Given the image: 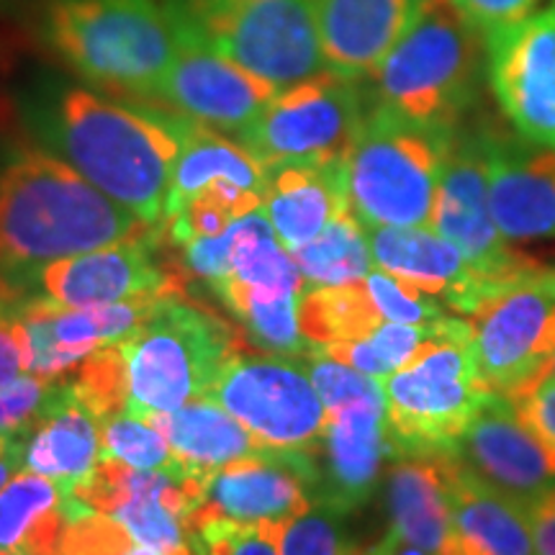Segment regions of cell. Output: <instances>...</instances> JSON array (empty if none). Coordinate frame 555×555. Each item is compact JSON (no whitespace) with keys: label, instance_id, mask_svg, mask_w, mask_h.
Segmentation results:
<instances>
[{"label":"cell","instance_id":"cell-26","mask_svg":"<svg viewBox=\"0 0 555 555\" xmlns=\"http://www.w3.org/2000/svg\"><path fill=\"white\" fill-rule=\"evenodd\" d=\"M163 433L189 478H204L234 461L260 455L268 446L260 442L237 416L211 399H198L176 409L144 416Z\"/></svg>","mask_w":555,"mask_h":555},{"label":"cell","instance_id":"cell-37","mask_svg":"<svg viewBox=\"0 0 555 555\" xmlns=\"http://www.w3.org/2000/svg\"><path fill=\"white\" fill-rule=\"evenodd\" d=\"M193 555H281L278 525H240L208 519L185 530Z\"/></svg>","mask_w":555,"mask_h":555},{"label":"cell","instance_id":"cell-15","mask_svg":"<svg viewBox=\"0 0 555 555\" xmlns=\"http://www.w3.org/2000/svg\"><path fill=\"white\" fill-rule=\"evenodd\" d=\"M176 34L178 54L152 103L240 137L273 101L278 88L191 34Z\"/></svg>","mask_w":555,"mask_h":555},{"label":"cell","instance_id":"cell-40","mask_svg":"<svg viewBox=\"0 0 555 555\" xmlns=\"http://www.w3.org/2000/svg\"><path fill=\"white\" fill-rule=\"evenodd\" d=\"M137 540L119 519L88 506L67 527L62 555H131Z\"/></svg>","mask_w":555,"mask_h":555},{"label":"cell","instance_id":"cell-14","mask_svg":"<svg viewBox=\"0 0 555 555\" xmlns=\"http://www.w3.org/2000/svg\"><path fill=\"white\" fill-rule=\"evenodd\" d=\"M314 483L309 450L266 448L247 461H234L198 481L185 515V530L208 519L240 525H283L307 512Z\"/></svg>","mask_w":555,"mask_h":555},{"label":"cell","instance_id":"cell-36","mask_svg":"<svg viewBox=\"0 0 555 555\" xmlns=\"http://www.w3.org/2000/svg\"><path fill=\"white\" fill-rule=\"evenodd\" d=\"M345 517L327 504H311L307 512L278 525L281 555H347L352 545L347 540Z\"/></svg>","mask_w":555,"mask_h":555},{"label":"cell","instance_id":"cell-1","mask_svg":"<svg viewBox=\"0 0 555 555\" xmlns=\"http://www.w3.org/2000/svg\"><path fill=\"white\" fill-rule=\"evenodd\" d=\"M21 116L44 150L159 229L180 152V116L155 103H119L95 90L47 88Z\"/></svg>","mask_w":555,"mask_h":555},{"label":"cell","instance_id":"cell-4","mask_svg":"<svg viewBox=\"0 0 555 555\" xmlns=\"http://www.w3.org/2000/svg\"><path fill=\"white\" fill-rule=\"evenodd\" d=\"M486 75L483 37L457 13L453 0H429L388 52L376 73L367 106L412 124L455 131L478 99Z\"/></svg>","mask_w":555,"mask_h":555},{"label":"cell","instance_id":"cell-6","mask_svg":"<svg viewBox=\"0 0 555 555\" xmlns=\"http://www.w3.org/2000/svg\"><path fill=\"white\" fill-rule=\"evenodd\" d=\"M234 345V332L183 294L157 301L119 343L127 360V412L144 420L206 399Z\"/></svg>","mask_w":555,"mask_h":555},{"label":"cell","instance_id":"cell-24","mask_svg":"<svg viewBox=\"0 0 555 555\" xmlns=\"http://www.w3.org/2000/svg\"><path fill=\"white\" fill-rule=\"evenodd\" d=\"M101 457V420L75 397L69 378H60L50 409L26 440L24 468L57 481L69 496L88 481Z\"/></svg>","mask_w":555,"mask_h":555},{"label":"cell","instance_id":"cell-41","mask_svg":"<svg viewBox=\"0 0 555 555\" xmlns=\"http://www.w3.org/2000/svg\"><path fill=\"white\" fill-rule=\"evenodd\" d=\"M519 422L538 437L543 446L555 450V378H538L509 397Z\"/></svg>","mask_w":555,"mask_h":555},{"label":"cell","instance_id":"cell-5","mask_svg":"<svg viewBox=\"0 0 555 555\" xmlns=\"http://www.w3.org/2000/svg\"><path fill=\"white\" fill-rule=\"evenodd\" d=\"M455 131L422 127L367 106L363 129L345 159L350 211L363 227L433 224Z\"/></svg>","mask_w":555,"mask_h":555},{"label":"cell","instance_id":"cell-29","mask_svg":"<svg viewBox=\"0 0 555 555\" xmlns=\"http://www.w3.org/2000/svg\"><path fill=\"white\" fill-rule=\"evenodd\" d=\"M211 291L229 314L237 319L249 343L258 345L260 350L304 358L314 347L304 337L301 322H298L304 291L245 286L232 278L217 283Z\"/></svg>","mask_w":555,"mask_h":555},{"label":"cell","instance_id":"cell-9","mask_svg":"<svg viewBox=\"0 0 555 555\" xmlns=\"http://www.w3.org/2000/svg\"><path fill=\"white\" fill-rule=\"evenodd\" d=\"M365 116L363 86L324 73L278 90L240 142L268 172L286 165L345 163Z\"/></svg>","mask_w":555,"mask_h":555},{"label":"cell","instance_id":"cell-11","mask_svg":"<svg viewBox=\"0 0 555 555\" xmlns=\"http://www.w3.org/2000/svg\"><path fill=\"white\" fill-rule=\"evenodd\" d=\"M468 319L483 386L515 397L555 358V266L540 262Z\"/></svg>","mask_w":555,"mask_h":555},{"label":"cell","instance_id":"cell-19","mask_svg":"<svg viewBox=\"0 0 555 555\" xmlns=\"http://www.w3.org/2000/svg\"><path fill=\"white\" fill-rule=\"evenodd\" d=\"M373 268L386 270L409 286L442 298L455 314L470 317L496 296V288L476 273L453 242L433 227H365Z\"/></svg>","mask_w":555,"mask_h":555},{"label":"cell","instance_id":"cell-50","mask_svg":"<svg viewBox=\"0 0 555 555\" xmlns=\"http://www.w3.org/2000/svg\"><path fill=\"white\" fill-rule=\"evenodd\" d=\"M9 3H11V0H0V9H5Z\"/></svg>","mask_w":555,"mask_h":555},{"label":"cell","instance_id":"cell-22","mask_svg":"<svg viewBox=\"0 0 555 555\" xmlns=\"http://www.w3.org/2000/svg\"><path fill=\"white\" fill-rule=\"evenodd\" d=\"M448 457L450 453L397 455L386 474L391 530L429 555H455Z\"/></svg>","mask_w":555,"mask_h":555},{"label":"cell","instance_id":"cell-32","mask_svg":"<svg viewBox=\"0 0 555 555\" xmlns=\"http://www.w3.org/2000/svg\"><path fill=\"white\" fill-rule=\"evenodd\" d=\"M232 281L258 288L307 291L294 255L278 240L266 208L247 214L232 224Z\"/></svg>","mask_w":555,"mask_h":555},{"label":"cell","instance_id":"cell-3","mask_svg":"<svg viewBox=\"0 0 555 555\" xmlns=\"http://www.w3.org/2000/svg\"><path fill=\"white\" fill-rule=\"evenodd\" d=\"M41 41L78 78L106 93L152 103L178 54L159 0H47Z\"/></svg>","mask_w":555,"mask_h":555},{"label":"cell","instance_id":"cell-2","mask_svg":"<svg viewBox=\"0 0 555 555\" xmlns=\"http://www.w3.org/2000/svg\"><path fill=\"white\" fill-rule=\"evenodd\" d=\"M50 150L16 142L0 157V268L34 278L50 262L150 232Z\"/></svg>","mask_w":555,"mask_h":555},{"label":"cell","instance_id":"cell-18","mask_svg":"<svg viewBox=\"0 0 555 555\" xmlns=\"http://www.w3.org/2000/svg\"><path fill=\"white\" fill-rule=\"evenodd\" d=\"M314 504L352 515L376 494L386 463L397 457L386 406H352L327 414V425L309 448Z\"/></svg>","mask_w":555,"mask_h":555},{"label":"cell","instance_id":"cell-38","mask_svg":"<svg viewBox=\"0 0 555 555\" xmlns=\"http://www.w3.org/2000/svg\"><path fill=\"white\" fill-rule=\"evenodd\" d=\"M365 288L386 322L399 324H433L448 314V309L425 291L409 286L386 270L373 268L365 278Z\"/></svg>","mask_w":555,"mask_h":555},{"label":"cell","instance_id":"cell-21","mask_svg":"<svg viewBox=\"0 0 555 555\" xmlns=\"http://www.w3.org/2000/svg\"><path fill=\"white\" fill-rule=\"evenodd\" d=\"M429 0H314L330 73L367 80L404 39Z\"/></svg>","mask_w":555,"mask_h":555},{"label":"cell","instance_id":"cell-51","mask_svg":"<svg viewBox=\"0 0 555 555\" xmlns=\"http://www.w3.org/2000/svg\"><path fill=\"white\" fill-rule=\"evenodd\" d=\"M0 555H16V553H5V551H0Z\"/></svg>","mask_w":555,"mask_h":555},{"label":"cell","instance_id":"cell-31","mask_svg":"<svg viewBox=\"0 0 555 555\" xmlns=\"http://www.w3.org/2000/svg\"><path fill=\"white\" fill-rule=\"evenodd\" d=\"M291 255L307 286H345L363 281L373 270L367 229L352 211L339 214L309 245Z\"/></svg>","mask_w":555,"mask_h":555},{"label":"cell","instance_id":"cell-34","mask_svg":"<svg viewBox=\"0 0 555 555\" xmlns=\"http://www.w3.org/2000/svg\"><path fill=\"white\" fill-rule=\"evenodd\" d=\"M101 442L103 457H111V461H121L139 470H180L183 474L163 433L142 416L129 412L106 416L101 422Z\"/></svg>","mask_w":555,"mask_h":555},{"label":"cell","instance_id":"cell-7","mask_svg":"<svg viewBox=\"0 0 555 555\" xmlns=\"http://www.w3.org/2000/svg\"><path fill=\"white\" fill-rule=\"evenodd\" d=\"M170 18L178 31L201 39L278 90L330 73L314 0H234Z\"/></svg>","mask_w":555,"mask_h":555},{"label":"cell","instance_id":"cell-47","mask_svg":"<svg viewBox=\"0 0 555 555\" xmlns=\"http://www.w3.org/2000/svg\"><path fill=\"white\" fill-rule=\"evenodd\" d=\"M234 3V0H165L170 16H193V13L217 9V5Z\"/></svg>","mask_w":555,"mask_h":555},{"label":"cell","instance_id":"cell-48","mask_svg":"<svg viewBox=\"0 0 555 555\" xmlns=\"http://www.w3.org/2000/svg\"><path fill=\"white\" fill-rule=\"evenodd\" d=\"M347 555H378V547L376 545H367V547L352 545L350 551H347Z\"/></svg>","mask_w":555,"mask_h":555},{"label":"cell","instance_id":"cell-39","mask_svg":"<svg viewBox=\"0 0 555 555\" xmlns=\"http://www.w3.org/2000/svg\"><path fill=\"white\" fill-rule=\"evenodd\" d=\"M60 378H39L26 373L0 388V433L29 440L31 429L50 409Z\"/></svg>","mask_w":555,"mask_h":555},{"label":"cell","instance_id":"cell-13","mask_svg":"<svg viewBox=\"0 0 555 555\" xmlns=\"http://www.w3.org/2000/svg\"><path fill=\"white\" fill-rule=\"evenodd\" d=\"M486 80L525 142L555 147V0L483 39Z\"/></svg>","mask_w":555,"mask_h":555},{"label":"cell","instance_id":"cell-23","mask_svg":"<svg viewBox=\"0 0 555 555\" xmlns=\"http://www.w3.org/2000/svg\"><path fill=\"white\" fill-rule=\"evenodd\" d=\"M448 489L455 555H538L522 506L455 453L448 457Z\"/></svg>","mask_w":555,"mask_h":555},{"label":"cell","instance_id":"cell-17","mask_svg":"<svg viewBox=\"0 0 555 555\" xmlns=\"http://www.w3.org/2000/svg\"><path fill=\"white\" fill-rule=\"evenodd\" d=\"M455 455L519 506L555 494V450L519 422L515 404L502 393H486Z\"/></svg>","mask_w":555,"mask_h":555},{"label":"cell","instance_id":"cell-42","mask_svg":"<svg viewBox=\"0 0 555 555\" xmlns=\"http://www.w3.org/2000/svg\"><path fill=\"white\" fill-rule=\"evenodd\" d=\"M453 5L486 39L535 13L540 0H453Z\"/></svg>","mask_w":555,"mask_h":555},{"label":"cell","instance_id":"cell-46","mask_svg":"<svg viewBox=\"0 0 555 555\" xmlns=\"http://www.w3.org/2000/svg\"><path fill=\"white\" fill-rule=\"evenodd\" d=\"M21 121H24V116H21V106L16 99H13L9 90L0 88V157L16 144V131Z\"/></svg>","mask_w":555,"mask_h":555},{"label":"cell","instance_id":"cell-25","mask_svg":"<svg viewBox=\"0 0 555 555\" xmlns=\"http://www.w3.org/2000/svg\"><path fill=\"white\" fill-rule=\"evenodd\" d=\"M262 208L283 247L296 253L339 214L350 211L345 163L286 165L270 170Z\"/></svg>","mask_w":555,"mask_h":555},{"label":"cell","instance_id":"cell-44","mask_svg":"<svg viewBox=\"0 0 555 555\" xmlns=\"http://www.w3.org/2000/svg\"><path fill=\"white\" fill-rule=\"evenodd\" d=\"M538 555H555V494L522 506Z\"/></svg>","mask_w":555,"mask_h":555},{"label":"cell","instance_id":"cell-8","mask_svg":"<svg viewBox=\"0 0 555 555\" xmlns=\"http://www.w3.org/2000/svg\"><path fill=\"white\" fill-rule=\"evenodd\" d=\"M380 380L397 455L455 453L489 393L478 376L474 339H435L406 367Z\"/></svg>","mask_w":555,"mask_h":555},{"label":"cell","instance_id":"cell-16","mask_svg":"<svg viewBox=\"0 0 555 555\" xmlns=\"http://www.w3.org/2000/svg\"><path fill=\"white\" fill-rule=\"evenodd\" d=\"M159 229L116 245L50 262L39 273L41 294L62 307H103L142 296H178L180 275L159 258Z\"/></svg>","mask_w":555,"mask_h":555},{"label":"cell","instance_id":"cell-35","mask_svg":"<svg viewBox=\"0 0 555 555\" xmlns=\"http://www.w3.org/2000/svg\"><path fill=\"white\" fill-rule=\"evenodd\" d=\"M304 365H307L311 384H314L327 414L345 412L352 406H386L384 380L339 363L319 347H311L304 356Z\"/></svg>","mask_w":555,"mask_h":555},{"label":"cell","instance_id":"cell-27","mask_svg":"<svg viewBox=\"0 0 555 555\" xmlns=\"http://www.w3.org/2000/svg\"><path fill=\"white\" fill-rule=\"evenodd\" d=\"M88 504L67 496L52 478L13 476L0 489V551L16 555H62L67 527Z\"/></svg>","mask_w":555,"mask_h":555},{"label":"cell","instance_id":"cell-30","mask_svg":"<svg viewBox=\"0 0 555 555\" xmlns=\"http://www.w3.org/2000/svg\"><path fill=\"white\" fill-rule=\"evenodd\" d=\"M304 337L314 347L356 343L386 322L367 294L365 281L345 286H307L298 307Z\"/></svg>","mask_w":555,"mask_h":555},{"label":"cell","instance_id":"cell-45","mask_svg":"<svg viewBox=\"0 0 555 555\" xmlns=\"http://www.w3.org/2000/svg\"><path fill=\"white\" fill-rule=\"evenodd\" d=\"M26 437L0 433V489L24 468Z\"/></svg>","mask_w":555,"mask_h":555},{"label":"cell","instance_id":"cell-20","mask_svg":"<svg viewBox=\"0 0 555 555\" xmlns=\"http://www.w3.org/2000/svg\"><path fill=\"white\" fill-rule=\"evenodd\" d=\"M489 201L512 242L555 240V147L509 139L486 127Z\"/></svg>","mask_w":555,"mask_h":555},{"label":"cell","instance_id":"cell-43","mask_svg":"<svg viewBox=\"0 0 555 555\" xmlns=\"http://www.w3.org/2000/svg\"><path fill=\"white\" fill-rule=\"evenodd\" d=\"M180 255H183V268L214 288L232 273V227L219 237L189 242L180 247Z\"/></svg>","mask_w":555,"mask_h":555},{"label":"cell","instance_id":"cell-10","mask_svg":"<svg viewBox=\"0 0 555 555\" xmlns=\"http://www.w3.org/2000/svg\"><path fill=\"white\" fill-rule=\"evenodd\" d=\"M206 399L237 416L270 448L309 450L327 425V409L311 384L304 358L247 352L234 345Z\"/></svg>","mask_w":555,"mask_h":555},{"label":"cell","instance_id":"cell-28","mask_svg":"<svg viewBox=\"0 0 555 555\" xmlns=\"http://www.w3.org/2000/svg\"><path fill=\"white\" fill-rule=\"evenodd\" d=\"M217 180H229V183L260 193L266 198L268 170L258 159L249 155L242 144L221 137L217 129L204 127L189 116H180V152L176 170H172L165 219Z\"/></svg>","mask_w":555,"mask_h":555},{"label":"cell","instance_id":"cell-12","mask_svg":"<svg viewBox=\"0 0 555 555\" xmlns=\"http://www.w3.org/2000/svg\"><path fill=\"white\" fill-rule=\"evenodd\" d=\"M429 227L453 242L468 266L486 278L496 294L540 266V260L506 242L491 214L486 127H461L455 131Z\"/></svg>","mask_w":555,"mask_h":555},{"label":"cell","instance_id":"cell-49","mask_svg":"<svg viewBox=\"0 0 555 555\" xmlns=\"http://www.w3.org/2000/svg\"><path fill=\"white\" fill-rule=\"evenodd\" d=\"M538 378H555V358L551 360V363H547V365H545V371H543V373H540V376H538ZM538 378H535V380H538Z\"/></svg>","mask_w":555,"mask_h":555},{"label":"cell","instance_id":"cell-33","mask_svg":"<svg viewBox=\"0 0 555 555\" xmlns=\"http://www.w3.org/2000/svg\"><path fill=\"white\" fill-rule=\"evenodd\" d=\"M435 339H446L440 335L437 322L433 324H399L384 322L376 332L356 343H339L332 347H319L339 363L356 367L373 378H386L391 373L406 367L422 350Z\"/></svg>","mask_w":555,"mask_h":555}]
</instances>
